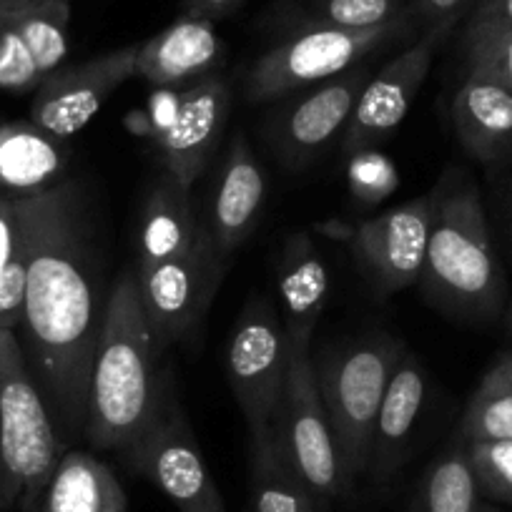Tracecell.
<instances>
[{
  "label": "cell",
  "instance_id": "6da1fadb",
  "mask_svg": "<svg viewBox=\"0 0 512 512\" xmlns=\"http://www.w3.org/2000/svg\"><path fill=\"white\" fill-rule=\"evenodd\" d=\"M26 309L18 342L63 445L86 435L88 387L101 337L96 262L73 181L28 196Z\"/></svg>",
  "mask_w": 512,
  "mask_h": 512
},
{
  "label": "cell",
  "instance_id": "7a4b0ae2",
  "mask_svg": "<svg viewBox=\"0 0 512 512\" xmlns=\"http://www.w3.org/2000/svg\"><path fill=\"white\" fill-rule=\"evenodd\" d=\"M161 339L146 317L139 277H121L103 312L88 387L86 440L126 452L146 435L171 395L161 369Z\"/></svg>",
  "mask_w": 512,
  "mask_h": 512
},
{
  "label": "cell",
  "instance_id": "3957f363",
  "mask_svg": "<svg viewBox=\"0 0 512 512\" xmlns=\"http://www.w3.org/2000/svg\"><path fill=\"white\" fill-rule=\"evenodd\" d=\"M435 194L422 289L447 312L490 317L502 304V269L480 191L470 181H445Z\"/></svg>",
  "mask_w": 512,
  "mask_h": 512
},
{
  "label": "cell",
  "instance_id": "277c9868",
  "mask_svg": "<svg viewBox=\"0 0 512 512\" xmlns=\"http://www.w3.org/2000/svg\"><path fill=\"white\" fill-rule=\"evenodd\" d=\"M66 455L16 332L0 329V512H38Z\"/></svg>",
  "mask_w": 512,
  "mask_h": 512
},
{
  "label": "cell",
  "instance_id": "5b68a950",
  "mask_svg": "<svg viewBox=\"0 0 512 512\" xmlns=\"http://www.w3.org/2000/svg\"><path fill=\"white\" fill-rule=\"evenodd\" d=\"M402 354L405 349L397 339L374 334L327 357L317 369L324 410L349 482L367 470L379 405Z\"/></svg>",
  "mask_w": 512,
  "mask_h": 512
},
{
  "label": "cell",
  "instance_id": "8992f818",
  "mask_svg": "<svg viewBox=\"0 0 512 512\" xmlns=\"http://www.w3.org/2000/svg\"><path fill=\"white\" fill-rule=\"evenodd\" d=\"M412 18L379 28L302 26L297 33L256 58L244 76V93L251 103L287 98L307 86L342 76L379 48L407 36Z\"/></svg>",
  "mask_w": 512,
  "mask_h": 512
},
{
  "label": "cell",
  "instance_id": "52a82bcc",
  "mask_svg": "<svg viewBox=\"0 0 512 512\" xmlns=\"http://www.w3.org/2000/svg\"><path fill=\"white\" fill-rule=\"evenodd\" d=\"M274 437L292 470L302 477L324 510L329 502L352 487L339 460L337 442L317 384V362L307 344H292V362L282 407L274 422Z\"/></svg>",
  "mask_w": 512,
  "mask_h": 512
},
{
  "label": "cell",
  "instance_id": "ba28073f",
  "mask_svg": "<svg viewBox=\"0 0 512 512\" xmlns=\"http://www.w3.org/2000/svg\"><path fill=\"white\" fill-rule=\"evenodd\" d=\"M292 342L284 319L264 299L241 312L226 352L231 392L249 432L272 430L287 387Z\"/></svg>",
  "mask_w": 512,
  "mask_h": 512
},
{
  "label": "cell",
  "instance_id": "9c48e42d",
  "mask_svg": "<svg viewBox=\"0 0 512 512\" xmlns=\"http://www.w3.org/2000/svg\"><path fill=\"white\" fill-rule=\"evenodd\" d=\"M121 455L131 470L154 482L181 512H226L174 390L146 435Z\"/></svg>",
  "mask_w": 512,
  "mask_h": 512
},
{
  "label": "cell",
  "instance_id": "30bf717a",
  "mask_svg": "<svg viewBox=\"0 0 512 512\" xmlns=\"http://www.w3.org/2000/svg\"><path fill=\"white\" fill-rule=\"evenodd\" d=\"M435 201L437 194L432 191L362 224L337 229L379 294L402 292L420 282Z\"/></svg>",
  "mask_w": 512,
  "mask_h": 512
},
{
  "label": "cell",
  "instance_id": "8fae6325",
  "mask_svg": "<svg viewBox=\"0 0 512 512\" xmlns=\"http://www.w3.org/2000/svg\"><path fill=\"white\" fill-rule=\"evenodd\" d=\"M455 26L457 23L430 26L422 33V38L397 53L390 63H384L377 76L369 78L342 134V146L347 154L357 156L362 151L374 149L379 141H384L392 131L400 128L422 83L427 81L437 48Z\"/></svg>",
  "mask_w": 512,
  "mask_h": 512
},
{
  "label": "cell",
  "instance_id": "7c38bea8",
  "mask_svg": "<svg viewBox=\"0 0 512 512\" xmlns=\"http://www.w3.org/2000/svg\"><path fill=\"white\" fill-rule=\"evenodd\" d=\"M224 274V259L211 234L186 254L146 264L139 272V289L146 317L161 342L181 339L204 317Z\"/></svg>",
  "mask_w": 512,
  "mask_h": 512
},
{
  "label": "cell",
  "instance_id": "4fadbf2b",
  "mask_svg": "<svg viewBox=\"0 0 512 512\" xmlns=\"http://www.w3.org/2000/svg\"><path fill=\"white\" fill-rule=\"evenodd\" d=\"M136 56L139 46H123L78 66H61L33 91L31 121L58 139L76 136L103 103L136 76Z\"/></svg>",
  "mask_w": 512,
  "mask_h": 512
},
{
  "label": "cell",
  "instance_id": "5bb4252c",
  "mask_svg": "<svg viewBox=\"0 0 512 512\" xmlns=\"http://www.w3.org/2000/svg\"><path fill=\"white\" fill-rule=\"evenodd\" d=\"M231 113V88L224 78L211 76L176 93L171 113L151 131L166 174L191 191L216 154Z\"/></svg>",
  "mask_w": 512,
  "mask_h": 512
},
{
  "label": "cell",
  "instance_id": "9a60e30c",
  "mask_svg": "<svg viewBox=\"0 0 512 512\" xmlns=\"http://www.w3.org/2000/svg\"><path fill=\"white\" fill-rule=\"evenodd\" d=\"M369 81L367 68H349L342 76L317 83L299 101L289 103L272 128V144L287 166L309 164L339 134H344L359 96Z\"/></svg>",
  "mask_w": 512,
  "mask_h": 512
},
{
  "label": "cell",
  "instance_id": "2e32d148",
  "mask_svg": "<svg viewBox=\"0 0 512 512\" xmlns=\"http://www.w3.org/2000/svg\"><path fill=\"white\" fill-rule=\"evenodd\" d=\"M267 199V174L244 134H236L226 149L219 181L211 196L209 234L221 259H229L254 231Z\"/></svg>",
  "mask_w": 512,
  "mask_h": 512
},
{
  "label": "cell",
  "instance_id": "e0dca14e",
  "mask_svg": "<svg viewBox=\"0 0 512 512\" xmlns=\"http://www.w3.org/2000/svg\"><path fill=\"white\" fill-rule=\"evenodd\" d=\"M224 63V41L216 33L214 21L181 16L146 43H139L136 76L156 88H176L184 83L216 76Z\"/></svg>",
  "mask_w": 512,
  "mask_h": 512
},
{
  "label": "cell",
  "instance_id": "ac0fdd59",
  "mask_svg": "<svg viewBox=\"0 0 512 512\" xmlns=\"http://www.w3.org/2000/svg\"><path fill=\"white\" fill-rule=\"evenodd\" d=\"M450 116L457 141L472 159L490 164L512 151V91L495 78L467 71Z\"/></svg>",
  "mask_w": 512,
  "mask_h": 512
},
{
  "label": "cell",
  "instance_id": "d6986e66",
  "mask_svg": "<svg viewBox=\"0 0 512 512\" xmlns=\"http://www.w3.org/2000/svg\"><path fill=\"white\" fill-rule=\"evenodd\" d=\"M71 149L66 139L48 134L33 121L0 126V194L36 196L63 184Z\"/></svg>",
  "mask_w": 512,
  "mask_h": 512
},
{
  "label": "cell",
  "instance_id": "ffe728a7",
  "mask_svg": "<svg viewBox=\"0 0 512 512\" xmlns=\"http://www.w3.org/2000/svg\"><path fill=\"white\" fill-rule=\"evenodd\" d=\"M422 405H425V372L412 354H402L390 382H387L377 422H374L367 465L374 477L384 480L400 467Z\"/></svg>",
  "mask_w": 512,
  "mask_h": 512
},
{
  "label": "cell",
  "instance_id": "44dd1931",
  "mask_svg": "<svg viewBox=\"0 0 512 512\" xmlns=\"http://www.w3.org/2000/svg\"><path fill=\"white\" fill-rule=\"evenodd\" d=\"M279 294L289 342L312 347L314 329L329 299V272L307 234H294L284 246L279 262Z\"/></svg>",
  "mask_w": 512,
  "mask_h": 512
},
{
  "label": "cell",
  "instance_id": "7402d4cb",
  "mask_svg": "<svg viewBox=\"0 0 512 512\" xmlns=\"http://www.w3.org/2000/svg\"><path fill=\"white\" fill-rule=\"evenodd\" d=\"M38 512H128V500L106 462L73 450L58 462Z\"/></svg>",
  "mask_w": 512,
  "mask_h": 512
},
{
  "label": "cell",
  "instance_id": "603a6c76",
  "mask_svg": "<svg viewBox=\"0 0 512 512\" xmlns=\"http://www.w3.org/2000/svg\"><path fill=\"white\" fill-rule=\"evenodd\" d=\"M209 236V229L194 216L189 189L169 174L149 194L141 219V267L186 254Z\"/></svg>",
  "mask_w": 512,
  "mask_h": 512
},
{
  "label": "cell",
  "instance_id": "cb8c5ba5",
  "mask_svg": "<svg viewBox=\"0 0 512 512\" xmlns=\"http://www.w3.org/2000/svg\"><path fill=\"white\" fill-rule=\"evenodd\" d=\"M249 477L254 512H324L302 477L292 470L272 430L249 432Z\"/></svg>",
  "mask_w": 512,
  "mask_h": 512
},
{
  "label": "cell",
  "instance_id": "d4e9b609",
  "mask_svg": "<svg viewBox=\"0 0 512 512\" xmlns=\"http://www.w3.org/2000/svg\"><path fill=\"white\" fill-rule=\"evenodd\" d=\"M467 442L512 440V352L485 372L462 420Z\"/></svg>",
  "mask_w": 512,
  "mask_h": 512
},
{
  "label": "cell",
  "instance_id": "484cf974",
  "mask_svg": "<svg viewBox=\"0 0 512 512\" xmlns=\"http://www.w3.org/2000/svg\"><path fill=\"white\" fill-rule=\"evenodd\" d=\"M41 76H51L68 56L71 0H41L28 8L11 11Z\"/></svg>",
  "mask_w": 512,
  "mask_h": 512
},
{
  "label": "cell",
  "instance_id": "4316f807",
  "mask_svg": "<svg viewBox=\"0 0 512 512\" xmlns=\"http://www.w3.org/2000/svg\"><path fill=\"white\" fill-rule=\"evenodd\" d=\"M467 71L482 73L512 91V26L475 8L462 33Z\"/></svg>",
  "mask_w": 512,
  "mask_h": 512
},
{
  "label": "cell",
  "instance_id": "83f0119b",
  "mask_svg": "<svg viewBox=\"0 0 512 512\" xmlns=\"http://www.w3.org/2000/svg\"><path fill=\"white\" fill-rule=\"evenodd\" d=\"M477 477L472 472L467 447H457L442 455L430 467L420 495L422 512H477Z\"/></svg>",
  "mask_w": 512,
  "mask_h": 512
},
{
  "label": "cell",
  "instance_id": "f1b7e54d",
  "mask_svg": "<svg viewBox=\"0 0 512 512\" xmlns=\"http://www.w3.org/2000/svg\"><path fill=\"white\" fill-rule=\"evenodd\" d=\"M415 18L410 0H312L302 26L324 28H379L387 23Z\"/></svg>",
  "mask_w": 512,
  "mask_h": 512
},
{
  "label": "cell",
  "instance_id": "f546056e",
  "mask_svg": "<svg viewBox=\"0 0 512 512\" xmlns=\"http://www.w3.org/2000/svg\"><path fill=\"white\" fill-rule=\"evenodd\" d=\"M43 76L13 21L11 11H0V93L26 96L41 86Z\"/></svg>",
  "mask_w": 512,
  "mask_h": 512
},
{
  "label": "cell",
  "instance_id": "4dcf8cb0",
  "mask_svg": "<svg viewBox=\"0 0 512 512\" xmlns=\"http://www.w3.org/2000/svg\"><path fill=\"white\" fill-rule=\"evenodd\" d=\"M472 472L487 495L512 502V440L467 442Z\"/></svg>",
  "mask_w": 512,
  "mask_h": 512
},
{
  "label": "cell",
  "instance_id": "1f68e13d",
  "mask_svg": "<svg viewBox=\"0 0 512 512\" xmlns=\"http://www.w3.org/2000/svg\"><path fill=\"white\" fill-rule=\"evenodd\" d=\"M28 262H31V239H28V196H26V234L6 269L0 272V329L18 332L26 309Z\"/></svg>",
  "mask_w": 512,
  "mask_h": 512
},
{
  "label": "cell",
  "instance_id": "d6a6232c",
  "mask_svg": "<svg viewBox=\"0 0 512 512\" xmlns=\"http://www.w3.org/2000/svg\"><path fill=\"white\" fill-rule=\"evenodd\" d=\"M23 234H26V196L16 199L0 194V272L21 249Z\"/></svg>",
  "mask_w": 512,
  "mask_h": 512
},
{
  "label": "cell",
  "instance_id": "836d02e7",
  "mask_svg": "<svg viewBox=\"0 0 512 512\" xmlns=\"http://www.w3.org/2000/svg\"><path fill=\"white\" fill-rule=\"evenodd\" d=\"M470 0H410L412 16H420L430 26L440 23H457L467 11Z\"/></svg>",
  "mask_w": 512,
  "mask_h": 512
},
{
  "label": "cell",
  "instance_id": "e575fe53",
  "mask_svg": "<svg viewBox=\"0 0 512 512\" xmlns=\"http://www.w3.org/2000/svg\"><path fill=\"white\" fill-rule=\"evenodd\" d=\"M241 0H184V16L206 18V21H216V18L226 16L234 11Z\"/></svg>",
  "mask_w": 512,
  "mask_h": 512
},
{
  "label": "cell",
  "instance_id": "d590c367",
  "mask_svg": "<svg viewBox=\"0 0 512 512\" xmlns=\"http://www.w3.org/2000/svg\"><path fill=\"white\" fill-rule=\"evenodd\" d=\"M477 8H482L485 13H490V16L500 18L502 23L512 26V0H480Z\"/></svg>",
  "mask_w": 512,
  "mask_h": 512
},
{
  "label": "cell",
  "instance_id": "8d00e7d4",
  "mask_svg": "<svg viewBox=\"0 0 512 512\" xmlns=\"http://www.w3.org/2000/svg\"><path fill=\"white\" fill-rule=\"evenodd\" d=\"M41 0H0V11H18V8H28Z\"/></svg>",
  "mask_w": 512,
  "mask_h": 512
},
{
  "label": "cell",
  "instance_id": "74e56055",
  "mask_svg": "<svg viewBox=\"0 0 512 512\" xmlns=\"http://www.w3.org/2000/svg\"><path fill=\"white\" fill-rule=\"evenodd\" d=\"M407 512H422V507H420V497H417L415 502H412V507Z\"/></svg>",
  "mask_w": 512,
  "mask_h": 512
},
{
  "label": "cell",
  "instance_id": "f35d334b",
  "mask_svg": "<svg viewBox=\"0 0 512 512\" xmlns=\"http://www.w3.org/2000/svg\"><path fill=\"white\" fill-rule=\"evenodd\" d=\"M507 324H510V329H512V304H510V312H507Z\"/></svg>",
  "mask_w": 512,
  "mask_h": 512
},
{
  "label": "cell",
  "instance_id": "ab89813d",
  "mask_svg": "<svg viewBox=\"0 0 512 512\" xmlns=\"http://www.w3.org/2000/svg\"><path fill=\"white\" fill-rule=\"evenodd\" d=\"M477 512H495V510H492V507H480V510H477Z\"/></svg>",
  "mask_w": 512,
  "mask_h": 512
}]
</instances>
